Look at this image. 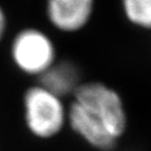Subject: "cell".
<instances>
[{"mask_svg":"<svg viewBox=\"0 0 151 151\" xmlns=\"http://www.w3.org/2000/svg\"><path fill=\"white\" fill-rule=\"evenodd\" d=\"M95 0H46L45 12L52 27L64 34L81 32L91 22Z\"/></svg>","mask_w":151,"mask_h":151,"instance_id":"obj_4","label":"cell"},{"mask_svg":"<svg viewBox=\"0 0 151 151\" xmlns=\"http://www.w3.org/2000/svg\"><path fill=\"white\" fill-rule=\"evenodd\" d=\"M7 28H8V18H7L4 8L0 6V43L2 42V39L5 37Z\"/></svg>","mask_w":151,"mask_h":151,"instance_id":"obj_7","label":"cell"},{"mask_svg":"<svg viewBox=\"0 0 151 151\" xmlns=\"http://www.w3.org/2000/svg\"><path fill=\"white\" fill-rule=\"evenodd\" d=\"M37 83L62 99L70 97L83 83L81 68L72 60L57 58L43 75L38 77Z\"/></svg>","mask_w":151,"mask_h":151,"instance_id":"obj_5","label":"cell"},{"mask_svg":"<svg viewBox=\"0 0 151 151\" xmlns=\"http://www.w3.org/2000/svg\"><path fill=\"white\" fill-rule=\"evenodd\" d=\"M67 125L95 150L112 151L128 127L123 100L103 82H83L70 97Z\"/></svg>","mask_w":151,"mask_h":151,"instance_id":"obj_1","label":"cell"},{"mask_svg":"<svg viewBox=\"0 0 151 151\" xmlns=\"http://www.w3.org/2000/svg\"><path fill=\"white\" fill-rule=\"evenodd\" d=\"M121 8L130 24L151 30V0H121Z\"/></svg>","mask_w":151,"mask_h":151,"instance_id":"obj_6","label":"cell"},{"mask_svg":"<svg viewBox=\"0 0 151 151\" xmlns=\"http://www.w3.org/2000/svg\"><path fill=\"white\" fill-rule=\"evenodd\" d=\"M22 114L29 133L42 140L53 139L67 125L64 99L36 83L22 95Z\"/></svg>","mask_w":151,"mask_h":151,"instance_id":"obj_2","label":"cell"},{"mask_svg":"<svg viewBox=\"0 0 151 151\" xmlns=\"http://www.w3.org/2000/svg\"><path fill=\"white\" fill-rule=\"evenodd\" d=\"M10 57L22 74L38 78L57 60L53 39L36 27L18 32L10 44Z\"/></svg>","mask_w":151,"mask_h":151,"instance_id":"obj_3","label":"cell"}]
</instances>
